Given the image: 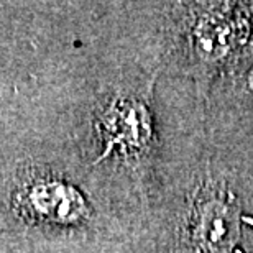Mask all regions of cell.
Wrapping results in <instances>:
<instances>
[{"mask_svg":"<svg viewBox=\"0 0 253 253\" xmlns=\"http://www.w3.org/2000/svg\"><path fill=\"white\" fill-rule=\"evenodd\" d=\"M97 133L102 141V158L110 155L135 156L151 141V119L140 100L115 97L97 119Z\"/></svg>","mask_w":253,"mask_h":253,"instance_id":"cell-3","label":"cell"},{"mask_svg":"<svg viewBox=\"0 0 253 253\" xmlns=\"http://www.w3.org/2000/svg\"><path fill=\"white\" fill-rule=\"evenodd\" d=\"M15 207L25 219L43 224H78L89 215L83 194L63 179L35 176L20 186Z\"/></svg>","mask_w":253,"mask_h":253,"instance_id":"cell-2","label":"cell"},{"mask_svg":"<svg viewBox=\"0 0 253 253\" xmlns=\"http://www.w3.org/2000/svg\"><path fill=\"white\" fill-rule=\"evenodd\" d=\"M247 84H249L250 90L253 92V68L249 71V74H247Z\"/></svg>","mask_w":253,"mask_h":253,"instance_id":"cell-5","label":"cell"},{"mask_svg":"<svg viewBox=\"0 0 253 253\" xmlns=\"http://www.w3.org/2000/svg\"><path fill=\"white\" fill-rule=\"evenodd\" d=\"M239 207L224 189L207 188L191 207L188 242L192 253H232L239 242Z\"/></svg>","mask_w":253,"mask_h":253,"instance_id":"cell-1","label":"cell"},{"mask_svg":"<svg viewBox=\"0 0 253 253\" xmlns=\"http://www.w3.org/2000/svg\"><path fill=\"white\" fill-rule=\"evenodd\" d=\"M235 28L219 15L204 17L191 32V49L201 61L212 63L224 58L232 48Z\"/></svg>","mask_w":253,"mask_h":253,"instance_id":"cell-4","label":"cell"}]
</instances>
